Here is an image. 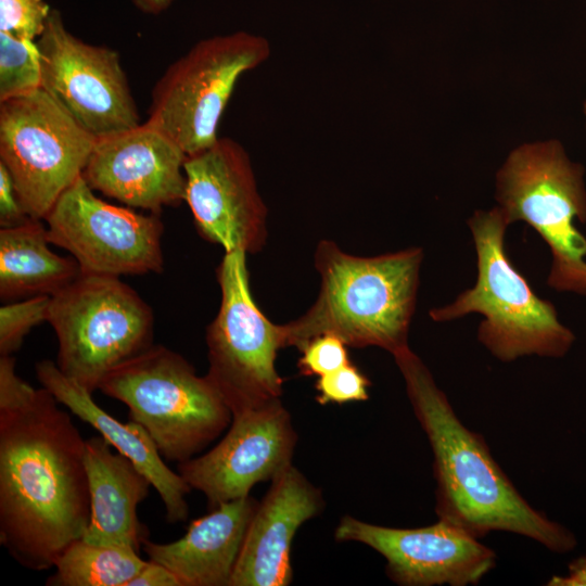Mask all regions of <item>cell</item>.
I'll use <instances>...</instances> for the list:
<instances>
[{"label":"cell","instance_id":"6da1fadb","mask_svg":"<svg viewBox=\"0 0 586 586\" xmlns=\"http://www.w3.org/2000/svg\"><path fill=\"white\" fill-rule=\"evenodd\" d=\"M44 387L0 410V543L22 565L54 566L90 521L85 440Z\"/></svg>","mask_w":586,"mask_h":586},{"label":"cell","instance_id":"7a4b0ae2","mask_svg":"<svg viewBox=\"0 0 586 586\" xmlns=\"http://www.w3.org/2000/svg\"><path fill=\"white\" fill-rule=\"evenodd\" d=\"M393 357L432 450L438 519L477 539L500 531L531 538L553 552L572 550L574 535L521 495L483 436L461 422L421 358L410 347Z\"/></svg>","mask_w":586,"mask_h":586},{"label":"cell","instance_id":"3957f363","mask_svg":"<svg viewBox=\"0 0 586 586\" xmlns=\"http://www.w3.org/2000/svg\"><path fill=\"white\" fill-rule=\"evenodd\" d=\"M422 260L420 247L364 257L321 240L314 256L320 275L317 298L301 317L280 324L282 347L301 351L322 334L392 355L409 347Z\"/></svg>","mask_w":586,"mask_h":586},{"label":"cell","instance_id":"277c9868","mask_svg":"<svg viewBox=\"0 0 586 586\" xmlns=\"http://www.w3.org/2000/svg\"><path fill=\"white\" fill-rule=\"evenodd\" d=\"M468 226L476 252V281L453 303L432 308L431 319L445 322L481 314L484 319L477 340L502 362L532 355L564 356L575 336L560 322L555 306L535 294L508 257L505 234L510 225L500 208L476 211Z\"/></svg>","mask_w":586,"mask_h":586},{"label":"cell","instance_id":"5b68a950","mask_svg":"<svg viewBox=\"0 0 586 586\" xmlns=\"http://www.w3.org/2000/svg\"><path fill=\"white\" fill-rule=\"evenodd\" d=\"M129 408L162 457L193 458L232 421V412L207 377L196 374L180 354L152 345L111 370L99 388Z\"/></svg>","mask_w":586,"mask_h":586},{"label":"cell","instance_id":"8992f818","mask_svg":"<svg viewBox=\"0 0 586 586\" xmlns=\"http://www.w3.org/2000/svg\"><path fill=\"white\" fill-rule=\"evenodd\" d=\"M496 200L509 225L524 221L550 249L549 286L586 295L584 167L572 162L558 140L523 143L496 174Z\"/></svg>","mask_w":586,"mask_h":586},{"label":"cell","instance_id":"52a82bcc","mask_svg":"<svg viewBox=\"0 0 586 586\" xmlns=\"http://www.w3.org/2000/svg\"><path fill=\"white\" fill-rule=\"evenodd\" d=\"M47 321L58 339L56 366L92 393L153 345V311L119 277L81 273L51 296Z\"/></svg>","mask_w":586,"mask_h":586},{"label":"cell","instance_id":"ba28073f","mask_svg":"<svg viewBox=\"0 0 586 586\" xmlns=\"http://www.w3.org/2000/svg\"><path fill=\"white\" fill-rule=\"evenodd\" d=\"M269 55L265 37L243 30L200 40L153 87L146 123L187 156L211 148L238 80Z\"/></svg>","mask_w":586,"mask_h":586},{"label":"cell","instance_id":"9c48e42d","mask_svg":"<svg viewBox=\"0 0 586 586\" xmlns=\"http://www.w3.org/2000/svg\"><path fill=\"white\" fill-rule=\"evenodd\" d=\"M246 253H225L217 270L221 298L206 329L207 379L232 416L281 399L283 380L276 359L282 347L280 324L255 303Z\"/></svg>","mask_w":586,"mask_h":586},{"label":"cell","instance_id":"30bf717a","mask_svg":"<svg viewBox=\"0 0 586 586\" xmlns=\"http://www.w3.org/2000/svg\"><path fill=\"white\" fill-rule=\"evenodd\" d=\"M95 141L41 87L0 102V163L31 218L82 175Z\"/></svg>","mask_w":586,"mask_h":586},{"label":"cell","instance_id":"8fae6325","mask_svg":"<svg viewBox=\"0 0 586 586\" xmlns=\"http://www.w3.org/2000/svg\"><path fill=\"white\" fill-rule=\"evenodd\" d=\"M50 244L66 250L81 273L137 276L163 271V222L112 205L80 176L58 199L46 218Z\"/></svg>","mask_w":586,"mask_h":586},{"label":"cell","instance_id":"7c38bea8","mask_svg":"<svg viewBox=\"0 0 586 586\" xmlns=\"http://www.w3.org/2000/svg\"><path fill=\"white\" fill-rule=\"evenodd\" d=\"M36 44L41 88L87 132L102 139L141 124L117 51L72 34L56 9Z\"/></svg>","mask_w":586,"mask_h":586},{"label":"cell","instance_id":"4fadbf2b","mask_svg":"<svg viewBox=\"0 0 586 586\" xmlns=\"http://www.w3.org/2000/svg\"><path fill=\"white\" fill-rule=\"evenodd\" d=\"M186 198L199 233L225 253L259 252L267 240V206L246 150L219 138L184 163Z\"/></svg>","mask_w":586,"mask_h":586},{"label":"cell","instance_id":"5bb4252c","mask_svg":"<svg viewBox=\"0 0 586 586\" xmlns=\"http://www.w3.org/2000/svg\"><path fill=\"white\" fill-rule=\"evenodd\" d=\"M297 441L282 400L232 416L226 435L209 451L178 463L192 489L214 509L250 495L257 483L271 481L292 464Z\"/></svg>","mask_w":586,"mask_h":586},{"label":"cell","instance_id":"9a60e30c","mask_svg":"<svg viewBox=\"0 0 586 586\" xmlns=\"http://www.w3.org/2000/svg\"><path fill=\"white\" fill-rule=\"evenodd\" d=\"M337 542L364 544L386 560L387 577L400 586L477 585L496 565V552L444 520L397 528L344 515L334 530Z\"/></svg>","mask_w":586,"mask_h":586},{"label":"cell","instance_id":"2e32d148","mask_svg":"<svg viewBox=\"0 0 586 586\" xmlns=\"http://www.w3.org/2000/svg\"><path fill=\"white\" fill-rule=\"evenodd\" d=\"M187 157L173 139L145 122L97 139L81 176L93 191L160 214L184 201Z\"/></svg>","mask_w":586,"mask_h":586},{"label":"cell","instance_id":"e0dca14e","mask_svg":"<svg viewBox=\"0 0 586 586\" xmlns=\"http://www.w3.org/2000/svg\"><path fill=\"white\" fill-rule=\"evenodd\" d=\"M321 491L293 464L271 480L249 524L229 586H286L297 530L323 509Z\"/></svg>","mask_w":586,"mask_h":586},{"label":"cell","instance_id":"ac0fdd59","mask_svg":"<svg viewBox=\"0 0 586 586\" xmlns=\"http://www.w3.org/2000/svg\"><path fill=\"white\" fill-rule=\"evenodd\" d=\"M36 375L42 387L67 407L80 420L90 424L120 455L128 458L158 493L169 523L184 521L189 515L186 500L191 491L179 472L167 467L154 441L139 423H123L101 408L92 392L66 377L51 360L36 365Z\"/></svg>","mask_w":586,"mask_h":586},{"label":"cell","instance_id":"d6986e66","mask_svg":"<svg viewBox=\"0 0 586 586\" xmlns=\"http://www.w3.org/2000/svg\"><path fill=\"white\" fill-rule=\"evenodd\" d=\"M257 501L250 495L220 504L193 520L179 539H145L149 560L168 568L181 586H229Z\"/></svg>","mask_w":586,"mask_h":586},{"label":"cell","instance_id":"ffe728a7","mask_svg":"<svg viewBox=\"0 0 586 586\" xmlns=\"http://www.w3.org/2000/svg\"><path fill=\"white\" fill-rule=\"evenodd\" d=\"M112 448L102 436L85 441L90 521L81 538L139 552L146 537L137 509L152 484L128 458Z\"/></svg>","mask_w":586,"mask_h":586},{"label":"cell","instance_id":"44dd1931","mask_svg":"<svg viewBox=\"0 0 586 586\" xmlns=\"http://www.w3.org/2000/svg\"><path fill=\"white\" fill-rule=\"evenodd\" d=\"M47 226L30 218L0 229V298L3 303L38 295L52 296L71 284L81 270L74 257L49 249Z\"/></svg>","mask_w":586,"mask_h":586},{"label":"cell","instance_id":"7402d4cb","mask_svg":"<svg viewBox=\"0 0 586 586\" xmlns=\"http://www.w3.org/2000/svg\"><path fill=\"white\" fill-rule=\"evenodd\" d=\"M146 563L132 548L72 542L54 563L48 586H127Z\"/></svg>","mask_w":586,"mask_h":586},{"label":"cell","instance_id":"603a6c76","mask_svg":"<svg viewBox=\"0 0 586 586\" xmlns=\"http://www.w3.org/2000/svg\"><path fill=\"white\" fill-rule=\"evenodd\" d=\"M40 87L41 66L36 42L0 31V102Z\"/></svg>","mask_w":586,"mask_h":586},{"label":"cell","instance_id":"cb8c5ba5","mask_svg":"<svg viewBox=\"0 0 586 586\" xmlns=\"http://www.w3.org/2000/svg\"><path fill=\"white\" fill-rule=\"evenodd\" d=\"M51 296L38 295L0 307V355H12L37 324L47 321Z\"/></svg>","mask_w":586,"mask_h":586},{"label":"cell","instance_id":"d4e9b609","mask_svg":"<svg viewBox=\"0 0 586 586\" xmlns=\"http://www.w3.org/2000/svg\"><path fill=\"white\" fill-rule=\"evenodd\" d=\"M51 10L44 0H0V31L36 42Z\"/></svg>","mask_w":586,"mask_h":586},{"label":"cell","instance_id":"484cf974","mask_svg":"<svg viewBox=\"0 0 586 586\" xmlns=\"http://www.w3.org/2000/svg\"><path fill=\"white\" fill-rule=\"evenodd\" d=\"M369 379L353 364L318 377L315 388L320 405L364 402L369 398Z\"/></svg>","mask_w":586,"mask_h":586},{"label":"cell","instance_id":"4316f807","mask_svg":"<svg viewBox=\"0 0 586 586\" xmlns=\"http://www.w3.org/2000/svg\"><path fill=\"white\" fill-rule=\"evenodd\" d=\"M347 345L333 334L318 335L308 341L300 351L297 361L303 375L321 377L349 364Z\"/></svg>","mask_w":586,"mask_h":586},{"label":"cell","instance_id":"83f0119b","mask_svg":"<svg viewBox=\"0 0 586 586\" xmlns=\"http://www.w3.org/2000/svg\"><path fill=\"white\" fill-rule=\"evenodd\" d=\"M37 390L16 374L12 355H0V410L16 409L28 404Z\"/></svg>","mask_w":586,"mask_h":586},{"label":"cell","instance_id":"f1b7e54d","mask_svg":"<svg viewBox=\"0 0 586 586\" xmlns=\"http://www.w3.org/2000/svg\"><path fill=\"white\" fill-rule=\"evenodd\" d=\"M21 205L13 180L7 167L0 163V226L11 228L30 219Z\"/></svg>","mask_w":586,"mask_h":586},{"label":"cell","instance_id":"f546056e","mask_svg":"<svg viewBox=\"0 0 586 586\" xmlns=\"http://www.w3.org/2000/svg\"><path fill=\"white\" fill-rule=\"evenodd\" d=\"M127 586H181V583L168 568L149 560Z\"/></svg>","mask_w":586,"mask_h":586},{"label":"cell","instance_id":"4dcf8cb0","mask_svg":"<svg viewBox=\"0 0 586 586\" xmlns=\"http://www.w3.org/2000/svg\"><path fill=\"white\" fill-rule=\"evenodd\" d=\"M548 586H586V556L569 564L566 575H553L547 582Z\"/></svg>","mask_w":586,"mask_h":586},{"label":"cell","instance_id":"1f68e13d","mask_svg":"<svg viewBox=\"0 0 586 586\" xmlns=\"http://www.w3.org/2000/svg\"><path fill=\"white\" fill-rule=\"evenodd\" d=\"M176 0H132L143 13L157 15L168 10Z\"/></svg>","mask_w":586,"mask_h":586},{"label":"cell","instance_id":"d6a6232c","mask_svg":"<svg viewBox=\"0 0 586 586\" xmlns=\"http://www.w3.org/2000/svg\"><path fill=\"white\" fill-rule=\"evenodd\" d=\"M584 113H585V116H586V101L584 103Z\"/></svg>","mask_w":586,"mask_h":586}]
</instances>
